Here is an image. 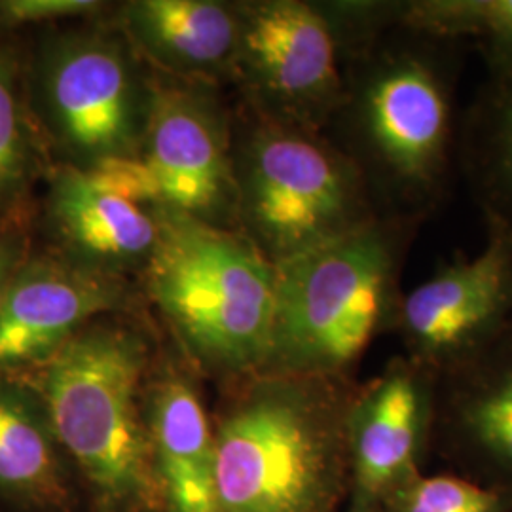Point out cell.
<instances>
[{"label":"cell","mask_w":512,"mask_h":512,"mask_svg":"<svg viewBox=\"0 0 512 512\" xmlns=\"http://www.w3.org/2000/svg\"><path fill=\"white\" fill-rule=\"evenodd\" d=\"M37 202L0 219V310L14 277L37 241Z\"/></svg>","instance_id":"obj_23"},{"label":"cell","mask_w":512,"mask_h":512,"mask_svg":"<svg viewBox=\"0 0 512 512\" xmlns=\"http://www.w3.org/2000/svg\"><path fill=\"white\" fill-rule=\"evenodd\" d=\"M76 478L37 391L0 376V499L21 512L76 511Z\"/></svg>","instance_id":"obj_17"},{"label":"cell","mask_w":512,"mask_h":512,"mask_svg":"<svg viewBox=\"0 0 512 512\" xmlns=\"http://www.w3.org/2000/svg\"><path fill=\"white\" fill-rule=\"evenodd\" d=\"M232 84L241 105L311 131H327L346 78L340 44L321 2L243 0Z\"/></svg>","instance_id":"obj_8"},{"label":"cell","mask_w":512,"mask_h":512,"mask_svg":"<svg viewBox=\"0 0 512 512\" xmlns=\"http://www.w3.org/2000/svg\"><path fill=\"white\" fill-rule=\"evenodd\" d=\"M198 372L175 349H160L143 389L152 475L162 512H217L213 420Z\"/></svg>","instance_id":"obj_14"},{"label":"cell","mask_w":512,"mask_h":512,"mask_svg":"<svg viewBox=\"0 0 512 512\" xmlns=\"http://www.w3.org/2000/svg\"><path fill=\"white\" fill-rule=\"evenodd\" d=\"M353 512V511H348ZM355 512H385L384 507H378V509H368V511H355Z\"/></svg>","instance_id":"obj_24"},{"label":"cell","mask_w":512,"mask_h":512,"mask_svg":"<svg viewBox=\"0 0 512 512\" xmlns=\"http://www.w3.org/2000/svg\"><path fill=\"white\" fill-rule=\"evenodd\" d=\"M112 8L101 0H0V33L21 35L25 27H54L95 19Z\"/></svg>","instance_id":"obj_22"},{"label":"cell","mask_w":512,"mask_h":512,"mask_svg":"<svg viewBox=\"0 0 512 512\" xmlns=\"http://www.w3.org/2000/svg\"><path fill=\"white\" fill-rule=\"evenodd\" d=\"M486 245L440 264L403 294L395 334L437 376L475 357L512 325V234L486 222Z\"/></svg>","instance_id":"obj_10"},{"label":"cell","mask_w":512,"mask_h":512,"mask_svg":"<svg viewBox=\"0 0 512 512\" xmlns=\"http://www.w3.org/2000/svg\"><path fill=\"white\" fill-rule=\"evenodd\" d=\"M37 200L40 243L76 264L135 279L160 238V215L69 165H54Z\"/></svg>","instance_id":"obj_13"},{"label":"cell","mask_w":512,"mask_h":512,"mask_svg":"<svg viewBox=\"0 0 512 512\" xmlns=\"http://www.w3.org/2000/svg\"><path fill=\"white\" fill-rule=\"evenodd\" d=\"M213 418L217 512H336L349 495L351 378L255 374Z\"/></svg>","instance_id":"obj_2"},{"label":"cell","mask_w":512,"mask_h":512,"mask_svg":"<svg viewBox=\"0 0 512 512\" xmlns=\"http://www.w3.org/2000/svg\"><path fill=\"white\" fill-rule=\"evenodd\" d=\"M0 33V219L37 202L35 190L54 167L27 90V46Z\"/></svg>","instance_id":"obj_19"},{"label":"cell","mask_w":512,"mask_h":512,"mask_svg":"<svg viewBox=\"0 0 512 512\" xmlns=\"http://www.w3.org/2000/svg\"><path fill=\"white\" fill-rule=\"evenodd\" d=\"M346 90L327 128L380 217L425 224L459 175V82L467 46L414 29L395 0H366L340 35Z\"/></svg>","instance_id":"obj_1"},{"label":"cell","mask_w":512,"mask_h":512,"mask_svg":"<svg viewBox=\"0 0 512 512\" xmlns=\"http://www.w3.org/2000/svg\"><path fill=\"white\" fill-rule=\"evenodd\" d=\"M406 25L473 46L488 71L512 69V0H395Z\"/></svg>","instance_id":"obj_20"},{"label":"cell","mask_w":512,"mask_h":512,"mask_svg":"<svg viewBox=\"0 0 512 512\" xmlns=\"http://www.w3.org/2000/svg\"><path fill=\"white\" fill-rule=\"evenodd\" d=\"M459 175L484 222L512 234V69L488 71L461 112Z\"/></svg>","instance_id":"obj_18"},{"label":"cell","mask_w":512,"mask_h":512,"mask_svg":"<svg viewBox=\"0 0 512 512\" xmlns=\"http://www.w3.org/2000/svg\"><path fill=\"white\" fill-rule=\"evenodd\" d=\"M382 507L385 512H512V492L456 475H418Z\"/></svg>","instance_id":"obj_21"},{"label":"cell","mask_w":512,"mask_h":512,"mask_svg":"<svg viewBox=\"0 0 512 512\" xmlns=\"http://www.w3.org/2000/svg\"><path fill=\"white\" fill-rule=\"evenodd\" d=\"M238 232L272 264L380 217L357 165L323 131L234 112Z\"/></svg>","instance_id":"obj_6"},{"label":"cell","mask_w":512,"mask_h":512,"mask_svg":"<svg viewBox=\"0 0 512 512\" xmlns=\"http://www.w3.org/2000/svg\"><path fill=\"white\" fill-rule=\"evenodd\" d=\"M433 437L488 465L512 492V325L475 357L437 376Z\"/></svg>","instance_id":"obj_16"},{"label":"cell","mask_w":512,"mask_h":512,"mask_svg":"<svg viewBox=\"0 0 512 512\" xmlns=\"http://www.w3.org/2000/svg\"><path fill=\"white\" fill-rule=\"evenodd\" d=\"M107 14L46 27L27 46L29 103L52 162L82 173L137 158L150 109L152 73Z\"/></svg>","instance_id":"obj_7"},{"label":"cell","mask_w":512,"mask_h":512,"mask_svg":"<svg viewBox=\"0 0 512 512\" xmlns=\"http://www.w3.org/2000/svg\"><path fill=\"white\" fill-rule=\"evenodd\" d=\"M156 211L160 238L137 285L171 344L224 385L260 374L274 338V264L236 230Z\"/></svg>","instance_id":"obj_4"},{"label":"cell","mask_w":512,"mask_h":512,"mask_svg":"<svg viewBox=\"0 0 512 512\" xmlns=\"http://www.w3.org/2000/svg\"><path fill=\"white\" fill-rule=\"evenodd\" d=\"M141 304L135 279L88 270L37 239L0 310V376L35 374L93 321Z\"/></svg>","instance_id":"obj_11"},{"label":"cell","mask_w":512,"mask_h":512,"mask_svg":"<svg viewBox=\"0 0 512 512\" xmlns=\"http://www.w3.org/2000/svg\"><path fill=\"white\" fill-rule=\"evenodd\" d=\"M135 160L152 188V209L238 232L234 112L220 88L152 73L147 128Z\"/></svg>","instance_id":"obj_9"},{"label":"cell","mask_w":512,"mask_h":512,"mask_svg":"<svg viewBox=\"0 0 512 512\" xmlns=\"http://www.w3.org/2000/svg\"><path fill=\"white\" fill-rule=\"evenodd\" d=\"M421 222L376 217L275 266L272 349L260 374L351 378L368 346L393 332Z\"/></svg>","instance_id":"obj_5"},{"label":"cell","mask_w":512,"mask_h":512,"mask_svg":"<svg viewBox=\"0 0 512 512\" xmlns=\"http://www.w3.org/2000/svg\"><path fill=\"white\" fill-rule=\"evenodd\" d=\"M158 348L139 313L105 315L19 378L37 391L93 512H162L143 416Z\"/></svg>","instance_id":"obj_3"},{"label":"cell","mask_w":512,"mask_h":512,"mask_svg":"<svg viewBox=\"0 0 512 512\" xmlns=\"http://www.w3.org/2000/svg\"><path fill=\"white\" fill-rule=\"evenodd\" d=\"M107 18L152 73L220 88L232 84L238 2L129 0Z\"/></svg>","instance_id":"obj_15"},{"label":"cell","mask_w":512,"mask_h":512,"mask_svg":"<svg viewBox=\"0 0 512 512\" xmlns=\"http://www.w3.org/2000/svg\"><path fill=\"white\" fill-rule=\"evenodd\" d=\"M437 374L401 355L359 385L348 414L349 509H378L412 478L435 431Z\"/></svg>","instance_id":"obj_12"}]
</instances>
